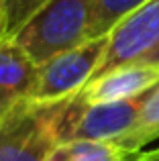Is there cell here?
I'll list each match as a JSON object with an SVG mask.
<instances>
[{"instance_id":"15","label":"cell","mask_w":159,"mask_h":161,"mask_svg":"<svg viewBox=\"0 0 159 161\" xmlns=\"http://www.w3.org/2000/svg\"><path fill=\"white\" fill-rule=\"evenodd\" d=\"M4 6V0H0V8H2Z\"/></svg>"},{"instance_id":"3","label":"cell","mask_w":159,"mask_h":161,"mask_svg":"<svg viewBox=\"0 0 159 161\" xmlns=\"http://www.w3.org/2000/svg\"><path fill=\"white\" fill-rule=\"evenodd\" d=\"M108 37L88 39L82 45L63 51L39 65L37 80L27 100L37 104H53L76 96L96 74L108 47Z\"/></svg>"},{"instance_id":"8","label":"cell","mask_w":159,"mask_h":161,"mask_svg":"<svg viewBox=\"0 0 159 161\" xmlns=\"http://www.w3.org/2000/svg\"><path fill=\"white\" fill-rule=\"evenodd\" d=\"M141 153L114 141H68L59 143L47 161H137Z\"/></svg>"},{"instance_id":"2","label":"cell","mask_w":159,"mask_h":161,"mask_svg":"<svg viewBox=\"0 0 159 161\" xmlns=\"http://www.w3.org/2000/svg\"><path fill=\"white\" fill-rule=\"evenodd\" d=\"M69 98L53 104L23 100L0 118V161H47L59 145V125Z\"/></svg>"},{"instance_id":"7","label":"cell","mask_w":159,"mask_h":161,"mask_svg":"<svg viewBox=\"0 0 159 161\" xmlns=\"http://www.w3.org/2000/svg\"><path fill=\"white\" fill-rule=\"evenodd\" d=\"M39 65L12 37L0 41V118L29 98Z\"/></svg>"},{"instance_id":"5","label":"cell","mask_w":159,"mask_h":161,"mask_svg":"<svg viewBox=\"0 0 159 161\" xmlns=\"http://www.w3.org/2000/svg\"><path fill=\"white\" fill-rule=\"evenodd\" d=\"M159 45V0H149L110 33L108 47L94 78L108 74L120 65L139 61Z\"/></svg>"},{"instance_id":"4","label":"cell","mask_w":159,"mask_h":161,"mask_svg":"<svg viewBox=\"0 0 159 161\" xmlns=\"http://www.w3.org/2000/svg\"><path fill=\"white\" fill-rule=\"evenodd\" d=\"M145 94L139 98L84 106L69 98L59 125V143L68 141H118L133 129Z\"/></svg>"},{"instance_id":"1","label":"cell","mask_w":159,"mask_h":161,"mask_svg":"<svg viewBox=\"0 0 159 161\" xmlns=\"http://www.w3.org/2000/svg\"><path fill=\"white\" fill-rule=\"evenodd\" d=\"M96 0H49L12 39L37 65L88 41Z\"/></svg>"},{"instance_id":"12","label":"cell","mask_w":159,"mask_h":161,"mask_svg":"<svg viewBox=\"0 0 159 161\" xmlns=\"http://www.w3.org/2000/svg\"><path fill=\"white\" fill-rule=\"evenodd\" d=\"M8 37V23H6V14L0 8V41H4Z\"/></svg>"},{"instance_id":"14","label":"cell","mask_w":159,"mask_h":161,"mask_svg":"<svg viewBox=\"0 0 159 161\" xmlns=\"http://www.w3.org/2000/svg\"><path fill=\"white\" fill-rule=\"evenodd\" d=\"M137 161H159V149H153V151H143L141 157Z\"/></svg>"},{"instance_id":"10","label":"cell","mask_w":159,"mask_h":161,"mask_svg":"<svg viewBox=\"0 0 159 161\" xmlns=\"http://www.w3.org/2000/svg\"><path fill=\"white\" fill-rule=\"evenodd\" d=\"M147 2L149 0H96L88 27V39L108 37L127 16H131Z\"/></svg>"},{"instance_id":"13","label":"cell","mask_w":159,"mask_h":161,"mask_svg":"<svg viewBox=\"0 0 159 161\" xmlns=\"http://www.w3.org/2000/svg\"><path fill=\"white\" fill-rule=\"evenodd\" d=\"M139 61H147V63H155V65H159V45L153 49V51H149L143 59H139Z\"/></svg>"},{"instance_id":"11","label":"cell","mask_w":159,"mask_h":161,"mask_svg":"<svg viewBox=\"0 0 159 161\" xmlns=\"http://www.w3.org/2000/svg\"><path fill=\"white\" fill-rule=\"evenodd\" d=\"M49 0H4V14L8 23V37H14Z\"/></svg>"},{"instance_id":"6","label":"cell","mask_w":159,"mask_h":161,"mask_svg":"<svg viewBox=\"0 0 159 161\" xmlns=\"http://www.w3.org/2000/svg\"><path fill=\"white\" fill-rule=\"evenodd\" d=\"M159 84V65L147 61H133L94 78L74 98L84 106L104 102H120L147 94Z\"/></svg>"},{"instance_id":"9","label":"cell","mask_w":159,"mask_h":161,"mask_svg":"<svg viewBox=\"0 0 159 161\" xmlns=\"http://www.w3.org/2000/svg\"><path fill=\"white\" fill-rule=\"evenodd\" d=\"M155 139H159V84L145 94V102L139 110L133 129L114 143L131 151H143V147Z\"/></svg>"}]
</instances>
